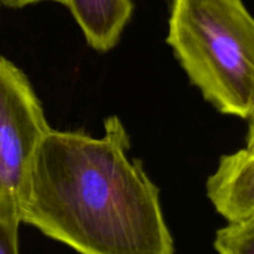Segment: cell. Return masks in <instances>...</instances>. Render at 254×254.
<instances>
[{"label": "cell", "instance_id": "cell-6", "mask_svg": "<svg viewBox=\"0 0 254 254\" xmlns=\"http://www.w3.org/2000/svg\"><path fill=\"white\" fill-rule=\"evenodd\" d=\"M213 245L218 254H254V216L220 228Z\"/></svg>", "mask_w": 254, "mask_h": 254}, {"label": "cell", "instance_id": "cell-3", "mask_svg": "<svg viewBox=\"0 0 254 254\" xmlns=\"http://www.w3.org/2000/svg\"><path fill=\"white\" fill-rule=\"evenodd\" d=\"M50 129L26 74L0 56V198L17 212L34 156Z\"/></svg>", "mask_w": 254, "mask_h": 254}, {"label": "cell", "instance_id": "cell-8", "mask_svg": "<svg viewBox=\"0 0 254 254\" xmlns=\"http://www.w3.org/2000/svg\"><path fill=\"white\" fill-rule=\"evenodd\" d=\"M41 1H55L64 5V0H0V6L12 7V9H20V7L27 6V5L36 4Z\"/></svg>", "mask_w": 254, "mask_h": 254}, {"label": "cell", "instance_id": "cell-7", "mask_svg": "<svg viewBox=\"0 0 254 254\" xmlns=\"http://www.w3.org/2000/svg\"><path fill=\"white\" fill-rule=\"evenodd\" d=\"M20 223L17 208L0 198V254H20Z\"/></svg>", "mask_w": 254, "mask_h": 254}, {"label": "cell", "instance_id": "cell-4", "mask_svg": "<svg viewBox=\"0 0 254 254\" xmlns=\"http://www.w3.org/2000/svg\"><path fill=\"white\" fill-rule=\"evenodd\" d=\"M206 193L227 222L254 216V151L242 149L223 155L207 179Z\"/></svg>", "mask_w": 254, "mask_h": 254}, {"label": "cell", "instance_id": "cell-2", "mask_svg": "<svg viewBox=\"0 0 254 254\" xmlns=\"http://www.w3.org/2000/svg\"><path fill=\"white\" fill-rule=\"evenodd\" d=\"M166 42L218 112L254 113V16L242 0H173Z\"/></svg>", "mask_w": 254, "mask_h": 254}, {"label": "cell", "instance_id": "cell-1", "mask_svg": "<svg viewBox=\"0 0 254 254\" xmlns=\"http://www.w3.org/2000/svg\"><path fill=\"white\" fill-rule=\"evenodd\" d=\"M118 117L99 138L50 129L19 206L21 223L79 254H174L159 189Z\"/></svg>", "mask_w": 254, "mask_h": 254}, {"label": "cell", "instance_id": "cell-9", "mask_svg": "<svg viewBox=\"0 0 254 254\" xmlns=\"http://www.w3.org/2000/svg\"><path fill=\"white\" fill-rule=\"evenodd\" d=\"M247 122H248V129H247V135H246L245 149L248 151H254V113L247 119Z\"/></svg>", "mask_w": 254, "mask_h": 254}, {"label": "cell", "instance_id": "cell-5", "mask_svg": "<svg viewBox=\"0 0 254 254\" xmlns=\"http://www.w3.org/2000/svg\"><path fill=\"white\" fill-rule=\"evenodd\" d=\"M92 49L107 52L119 42L133 14L131 0H64Z\"/></svg>", "mask_w": 254, "mask_h": 254}]
</instances>
